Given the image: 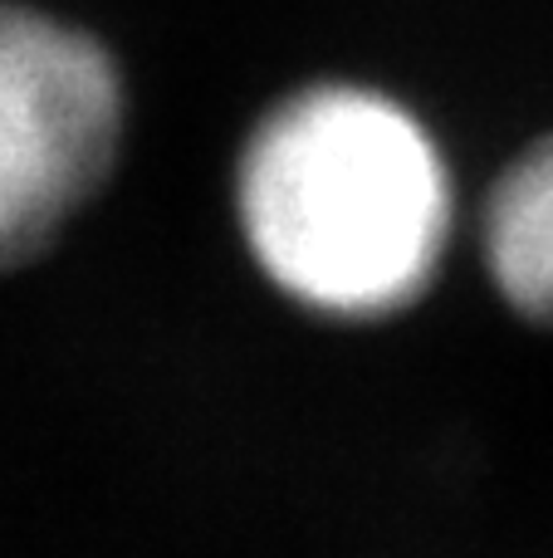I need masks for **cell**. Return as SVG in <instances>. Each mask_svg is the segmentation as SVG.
<instances>
[{"instance_id": "obj_1", "label": "cell", "mask_w": 553, "mask_h": 558, "mask_svg": "<svg viewBox=\"0 0 553 558\" xmlns=\"http://www.w3.org/2000/svg\"><path fill=\"white\" fill-rule=\"evenodd\" d=\"M235 206L265 275L339 318L407 308L451 235V177L421 118L343 78L299 88L260 118Z\"/></svg>"}, {"instance_id": "obj_2", "label": "cell", "mask_w": 553, "mask_h": 558, "mask_svg": "<svg viewBox=\"0 0 553 558\" xmlns=\"http://www.w3.org/2000/svg\"><path fill=\"white\" fill-rule=\"evenodd\" d=\"M123 143V74L88 29L0 0V265L39 255L103 186Z\"/></svg>"}, {"instance_id": "obj_3", "label": "cell", "mask_w": 553, "mask_h": 558, "mask_svg": "<svg viewBox=\"0 0 553 558\" xmlns=\"http://www.w3.org/2000/svg\"><path fill=\"white\" fill-rule=\"evenodd\" d=\"M486 265L529 318H553V133L534 143L486 206Z\"/></svg>"}]
</instances>
